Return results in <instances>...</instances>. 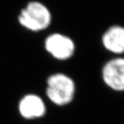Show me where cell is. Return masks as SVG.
I'll list each match as a JSON object with an SVG mask.
<instances>
[{"label":"cell","mask_w":124,"mask_h":124,"mask_svg":"<svg viewBox=\"0 0 124 124\" xmlns=\"http://www.w3.org/2000/svg\"><path fill=\"white\" fill-rule=\"evenodd\" d=\"M76 93L74 80L64 73L57 72L46 80V94L49 100L57 106H64L73 101Z\"/></svg>","instance_id":"6da1fadb"},{"label":"cell","mask_w":124,"mask_h":124,"mask_svg":"<svg viewBox=\"0 0 124 124\" xmlns=\"http://www.w3.org/2000/svg\"><path fill=\"white\" fill-rule=\"evenodd\" d=\"M52 15L49 9L39 1L29 2L18 15L19 24L28 31L39 32L50 25Z\"/></svg>","instance_id":"7a4b0ae2"},{"label":"cell","mask_w":124,"mask_h":124,"mask_svg":"<svg viewBox=\"0 0 124 124\" xmlns=\"http://www.w3.org/2000/svg\"><path fill=\"white\" fill-rule=\"evenodd\" d=\"M47 53L59 61H66L72 57L75 52V44L68 36L54 32L48 35L44 41Z\"/></svg>","instance_id":"3957f363"},{"label":"cell","mask_w":124,"mask_h":124,"mask_svg":"<svg viewBox=\"0 0 124 124\" xmlns=\"http://www.w3.org/2000/svg\"><path fill=\"white\" fill-rule=\"evenodd\" d=\"M102 79L109 88L116 92L124 91V58L115 57L102 68Z\"/></svg>","instance_id":"277c9868"},{"label":"cell","mask_w":124,"mask_h":124,"mask_svg":"<svg viewBox=\"0 0 124 124\" xmlns=\"http://www.w3.org/2000/svg\"><path fill=\"white\" fill-rule=\"evenodd\" d=\"M44 101L36 94H27L19 101L18 111L20 116L27 120L40 119L46 113Z\"/></svg>","instance_id":"5b68a950"},{"label":"cell","mask_w":124,"mask_h":124,"mask_svg":"<svg viewBox=\"0 0 124 124\" xmlns=\"http://www.w3.org/2000/svg\"><path fill=\"white\" fill-rule=\"evenodd\" d=\"M102 45L106 50L115 54L124 53V27L114 25L104 32L101 37Z\"/></svg>","instance_id":"8992f818"}]
</instances>
